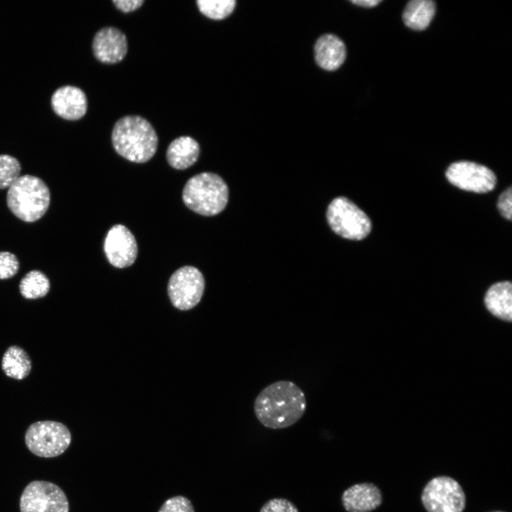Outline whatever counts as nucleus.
<instances>
[{
    "instance_id": "obj_1",
    "label": "nucleus",
    "mask_w": 512,
    "mask_h": 512,
    "mask_svg": "<svg viewBox=\"0 0 512 512\" xmlns=\"http://www.w3.org/2000/svg\"><path fill=\"white\" fill-rule=\"evenodd\" d=\"M306 400L303 390L289 380H278L263 388L254 402L258 421L272 430L287 428L304 415Z\"/></svg>"
},
{
    "instance_id": "obj_2",
    "label": "nucleus",
    "mask_w": 512,
    "mask_h": 512,
    "mask_svg": "<svg viewBox=\"0 0 512 512\" xmlns=\"http://www.w3.org/2000/svg\"><path fill=\"white\" fill-rule=\"evenodd\" d=\"M111 139L119 155L138 164L149 161L156 154L159 143L154 127L139 115L119 119L113 127Z\"/></svg>"
},
{
    "instance_id": "obj_3",
    "label": "nucleus",
    "mask_w": 512,
    "mask_h": 512,
    "mask_svg": "<svg viewBox=\"0 0 512 512\" xmlns=\"http://www.w3.org/2000/svg\"><path fill=\"white\" fill-rule=\"evenodd\" d=\"M50 203V193L46 183L32 175L19 176L8 188L6 204L20 220L33 223L41 218Z\"/></svg>"
},
{
    "instance_id": "obj_4",
    "label": "nucleus",
    "mask_w": 512,
    "mask_h": 512,
    "mask_svg": "<svg viewBox=\"0 0 512 512\" xmlns=\"http://www.w3.org/2000/svg\"><path fill=\"white\" fill-rule=\"evenodd\" d=\"M228 187L219 175L202 172L191 177L182 191V199L187 208L204 216L221 213L228 201Z\"/></svg>"
},
{
    "instance_id": "obj_5",
    "label": "nucleus",
    "mask_w": 512,
    "mask_h": 512,
    "mask_svg": "<svg viewBox=\"0 0 512 512\" xmlns=\"http://www.w3.org/2000/svg\"><path fill=\"white\" fill-rule=\"evenodd\" d=\"M25 443L34 455L52 458L62 454L69 447L71 434L62 422L52 420L32 423L25 433Z\"/></svg>"
},
{
    "instance_id": "obj_6",
    "label": "nucleus",
    "mask_w": 512,
    "mask_h": 512,
    "mask_svg": "<svg viewBox=\"0 0 512 512\" xmlns=\"http://www.w3.org/2000/svg\"><path fill=\"white\" fill-rule=\"evenodd\" d=\"M326 218L334 233L349 240L365 238L372 228L368 216L354 203L343 196L337 197L330 203Z\"/></svg>"
},
{
    "instance_id": "obj_7",
    "label": "nucleus",
    "mask_w": 512,
    "mask_h": 512,
    "mask_svg": "<svg viewBox=\"0 0 512 512\" xmlns=\"http://www.w3.org/2000/svg\"><path fill=\"white\" fill-rule=\"evenodd\" d=\"M421 501L427 512H463L466 506L462 486L447 476L432 479L422 490Z\"/></svg>"
},
{
    "instance_id": "obj_8",
    "label": "nucleus",
    "mask_w": 512,
    "mask_h": 512,
    "mask_svg": "<svg viewBox=\"0 0 512 512\" xmlns=\"http://www.w3.org/2000/svg\"><path fill=\"white\" fill-rule=\"evenodd\" d=\"M205 289V279L193 266H183L170 277L167 293L174 307L182 311L193 309L201 301Z\"/></svg>"
},
{
    "instance_id": "obj_9",
    "label": "nucleus",
    "mask_w": 512,
    "mask_h": 512,
    "mask_svg": "<svg viewBox=\"0 0 512 512\" xmlns=\"http://www.w3.org/2000/svg\"><path fill=\"white\" fill-rule=\"evenodd\" d=\"M21 512H69V503L63 489L47 481H33L20 498Z\"/></svg>"
},
{
    "instance_id": "obj_10",
    "label": "nucleus",
    "mask_w": 512,
    "mask_h": 512,
    "mask_svg": "<svg viewBox=\"0 0 512 512\" xmlns=\"http://www.w3.org/2000/svg\"><path fill=\"white\" fill-rule=\"evenodd\" d=\"M447 180L460 189L475 193H487L496 184L495 174L488 167L471 161L452 164L445 173Z\"/></svg>"
},
{
    "instance_id": "obj_11",
    "label": "nucleus",
    "mask_w": 512,
    "mask_h": 512,
    "mask_svg": "<svg viewBox=\"0 0 512 512\" xmlns=\"http://www.w3.org/2000/svg\"><path fill=\"white\" fill-rule=\"evenodd\" d=\"M103 249L108 262L117 268L131 266L138 254L135 237L122 224H116L109 230L104 240Z\"/></svg>"
},
{
    "instance_id": "obj_12",
    "label": "nucleus",
    "mask_w": 512,
    "mask_h": 512,
    "mask_svg": "<svg viewBox=\"0 0 512 512\" xmlns=\"http://www.w3.org/2000/svg\"><path fill=\"white\" fill-rule=\"evenodd\" d=\"M92 49L94 56L100 62L115 64L122 61L127 53V38L115 27H103L95 33Z\"/></svg>"
},
{
    "instance_id": "obj_13",
    "label": "nucleus",
    "mask_w": 512,
    "mask_h": 512,
    "mask_svg": "<svg viewBox=\"0 0 512 512\" xmlns=\"http://www.w3.org/2000/svg\"><path fill=\"white\" fill-rule=\"evenodd\" d=\"M53 111L68 120H78L86 113L87 100L85 93L79 87L65 85L57 89L51 97Z\"/></svg>"
},
{
    "instance_id": "obj_14",
    "label": "nucleus",
    "mask_w": 512,
    "mask_h": 512,
    "mask_svg": "<svg viewBox=\"0 0 512 512\" xmlns=\"http://www.w3.org/2000/svg\"><path fill=\"white\" fill-rule=\"evenodd\" d=\"M383 501L380 489L372 483L353 484L343 491L341 503L347 512H371Z\"/></svg>"
},
{
    "instance_id": "obj_15",
    "label": "nucleus",
    "mask_w": 512,
    "mask_h": 512,
    "mask_svg": "<svg viewBox=\"0 0 512 512\" xmlns=\"http://www.w3.org/2000/svg\"><path fill=\"white\" fill-rule=\"evenodd\" d=\"M314 58L321 68L333 71L345 61L346 48L341 39L334 34H324L316 41L314 48Z\"/></svg>"
},
{
    "instance_id": "obj_16",
    "label": "nucleus",
    "mask_w": 512,
    "mask_h": 512,
    "mask_svg": "<svg viewBox=\"0 0 512 512\" xmlns=\"http://www.w3.org/2000/svg\"><path fill=\"white\" fill-rule=\"evenodd\" d=\"M199 155L198 142L189 136H181L174 139L166 152L167 162L177 170H184L193 165Z\"/></svg>"
},
{
    "instance_id": "obj_17",
    "label": "nucleus",
    "mask_w": 512,
    "mask_h": 512,
    "mask_svg": "<svg viewBox=\"0 0 512 512\" xmlns=\"http://www.w3.org/2000/svg\"><path fill=\"white\" fill-rule=\"evenodd\" d=\"M484 303L495 316L504 321L512 319V284L508 281L499 282L487 290Z\"/></svg>"
},
{
    "instance_id": "obj_18",
    "label": "nucleus",
    "mask_w": 512,
    "mask_h": 512,
    "mask_svg": "<svg viewBox=\"0 0 512 512\" xmlns=\"http://www.w3.org/2000/svg\"><path fill=\"white\" fill-rule=\"evenodd\" d=\"M436 11L434 1L430 0H412L405 6L402 20L411 29L422 31L428 27Z\"/></svg>"
},
{
    "instance_id": "obj_19",
    "label": "nucleus",
    "mask_w": 512,
    "mask_h": 512,
    "mask_svg": "<svg viewBox=\"0 0 512 512\" xmlns=\"http://www.w3.org/2000/svg\"><path fill=\"white\" fill-rule=\"evenodd\" d=\"M31 368V360L27 352L21 347L11 346L4 353L1 369L7 377L23 380L30 374Z\"/></svg>"
},
{
    "instance_id": "obj_20",
    "label": "nucleus",
    "mask_w": 512,
    "mask_h": 512,
    "mask_svg": "<svg viewBox=\"0 0 512 512\" xmlns=\"http://www.w3.org/2000/svg\"><path fill=\"white\" fill-rule=\"evenodd\" d=\"M50 287L48 277L40 270H31L26 273L20 281L19 291L27 299H37L44 297Z\"/></svg>"
},
{
    "instance_id": "obj_21",
    "label": "nucleus",
    "mask_w": 512,
    "mask_h": 512,
    "mask_svg": "<svg viewBox=\"0 0 512 512\" xmlns=\"http://www.w3.org/2000/svg\"><path fill=\"white\" fill-rule=\"evenodd\" d=\"M200 12L213 20H222L229 16L235 9V0H198Z\"/></svg>"
},
{
    "instance_id": "obj_22",
    "label": "nucleus",
    "mask_w": 512,
    "mask_h": 512,
    "mask_svg": "<svg viewBox=\"0 0 512 512\" xmlns=\"http://www.w3.org/2000/svg\"><path fill=\"white\" fill-rule=\"evenodd\" d=\"M21 164L17 159L0 154V189L9 188L20 176Z\"/></svg>"
},
{
    "instance_id": "obj_23",
    "label": "nucleus",
    "mask_w": 512,
    "mask_h": 512,
    "mask_svg": "<svg viewBox=\"0 0 512 512\" xmlns=\"http://www.w3.org/2000/svg\"><path fill=\"white\" fill-rule=\"evenodd\" d=\"M18 269L19 262L14 254L7 251L0 252V279L14 277Z\"/></svg>"
},
{
    "instance_id": "obj_24",
    "label": "nucleus",
    "mask_w": 512,
    "mask_h": 512,
    "mask_svg": "<svg viewBox=\"0 0 512 512\" xmlns=\"http://www.w3.org/2000/svg\"><path fill=\"white\" fill-rule=\"evenodd\" d=\"M158 512H195V511L191 501L179 495L165 501Z\"/></svg>"
},
{
    "instance_id": "obj_25",
    "label": "nucleus",
    "mask_w": 512,
    "mask_h": 512,
    "mask_svg": "<svg viewBox=\"0 0 512 512\" xmlns=\"http://www.w3.org/2000/svg\"><path fill=\"white\" fill-rule=\"evenodd\" d=\"M260 512H299L297 507L284 498H273L266 501Z\"/></svg>"
},
{
    "instance_id": "obj_26",
    "label": "nucleus",
    "mask_w": 512,
    "mask_h": 512,
    "mask_svg": "<svg viewBox=\"0 0 512 512\" xmlns=\"http://www.w3.org/2000/svg\"><path fill=\"white\" fill-rule=\"evenodd\" d=\"M498 209L501 215L511 220L512 218V188L509 187L498 197Z\"/></svg>"
},
{
    "instance_id": "obj_27",
    "label": "nucleus",
    "mask_w": 512,
    "mask_h": 512,
    "mask_svg": "<svg viewBox=\"0 0 512 512\" xmlns=\"http://www.w3.org/2000/svg\"><path fill=\"white\" fill-rule=\"evenodd\" d=\"M144 0H113L115 7L124 12L129 13L139 9L144 4Z\"/></svg>"
},
{
    "instance_id": "obj_28",
    "label": "nucleus",
    "mask_w": 512,
    "mask_h": 512,
    "mask_svg": "<svg viewBox=\"0 0 512 512\" xmlns=\"http://www.w3.org/2000/svg\"><path fill=\"white\" fill-rule=\"evenodd\" d=\"M351 3L362 7L371 8L381 2L380 0H353Z\"/></svg>"
},
{
    "instance_id": "obj_29",
    "label": "nucleus",
    "mask_w": 512,
    "mask_h": 512,
    "mask_svg": "<svg viewBox=\"0 0 512 512\" xmlns=\"http://www.w3.org/2000/svg\"><path fill=\"white\" fill-rule=\"evenodd\" d=\"M494 512H502V511H494Z\"/></svg>"
}]
</instances>
